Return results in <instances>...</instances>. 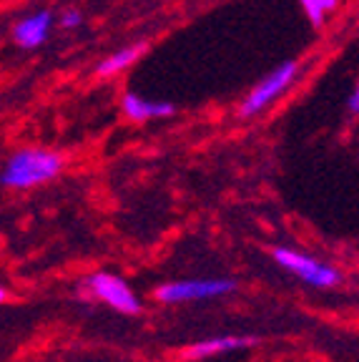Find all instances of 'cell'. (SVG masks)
I'll use <instances>...</instances> for the list:
<instances>
[{
  "label": "cell",
  "instance_id": "11",
  "mask_svg": "<svg viewBox=\"0 0 359 362\" xmlns=\"http://www.w3.org/2000/svg\"><path fill=\"white\" fill-rule=\"evenodd\" d=\"M81 21H83V16H81L78 8H71V11H66L61 16V25H63V28H76Z\"/></svg>",
  "mask_w": 359,
  "mask_h": 362
},
{
  "label": "cell",
  "instance_id": "4",
  "mask_svg": "<svg viewBox=\"0 0 359 362\" xmlns=\"http://www.w3.org/2000/svg\"><path fill=\"white\" fill-rule=\"evenodd\" d=\"M234 289L229 279H189V282H171L156 289V297L161 302H186V300H204V297H219Z\"/></svg>",
  "mask_w": 359,
  "mask_h": 362
},
{
  "label": "cell",
  "instance_id": "12",
  "mask_svg": "<svg viewBox=\"0 0 359 362\" xmlns=\"http://www.w3.org/2000/svg\"><path fill=\"white\" fill-rule=\"evenodd\" d=\"M349 111L357 113L359 111V90L352 88V93H349Z\"/></svg>",
  "mask_w": 359,
  "mask_h": 362
},
{
  "label": "cell",
  "instance_id": "7",
  "mask_svg": "<svg viewBox=\"0 0 359 362\" xmlns=\"http://www.w3.org/2000/svg\"><path fill=\"white\" fill-rule=\"evenodd\" d=\"M121 108L129 116L131 121H148V119H163V116H171L176 111L174 103L169 101H151V98H143L139 93H126L121 98Z\"/></svg>",
  "mask_w": 359,
  "mask_h": 362
},
{
  "label": "cell",
  "instance_id": "9",
  "mask_svg": "<svg viewBox=\"0 0 359 362\" xmlns=\"http://www.w3.org/2000/svg\"><path fill=\"white\" fill-rule=\"evenodd\" d=\"M143 53H146V43H136V45H129V48H121V51H116L113 56H108L106 61L98 63L95 74L98 76H116V74H121V71H126V68L134 66Z\"/></svg>",
  "mask_w": 359,
  "mask_h": 362
},
{
  "label": "cell",
  "instance_id": "1",
  "mask_svg": "<svg viewBox=\"0 0 359 362\" xmlns=\"http://www.w3.org/2000/svg\"><path fill=\"white\" fill-rule=\"evenodd\" d=\"M63 169V156L45 148H23L8 161L0 181L13 189H30L56 179Z\"/></svg>",
  "mask_w": 359,
  "mask_h": 362
},
{
  "label": "cell",
  "instance_id": "2",
  "mask_svg": "<svg viewBox=\"0 0 359 362\" xmlns=\"http://www.w3.org/2000/svg\"><path fill=\"white\" fill-rule=\"evenodd\" d=\"M297 74H299V63L297 61H284L279 68H274L269 76H264V78L254 86L252 93H249V96L242 101L239 116H244V119H252V116L261 113L271 101H276V98H279L281 93H284V90L294 83Z\"/></svg>",
  "mask_w": 359,
  "mask_h": 362
},
{
  "label": "cell",
  "instance_id": "3",
  "mask_svg": "<svg viewBox=\"0 0 359 362\" xmlns=\"http://www.w3.org/2000/svg\"><path fill=\"white\" fill-rule=\"evenodd\" d=\"M274 259L279 262L281 267H286L289 272H294L297 277H302L304 282L314 284V287H334V284L342 282V274H339L334 267L329 264H322V262L312 259V257L307 255H299V252H294V249H274Z\"/></svg>",
  "mask_w": 359,
  "mask_h": 362
},
{
  "label": "cell",
  "instance_id": "10",
  "mask_svg": "<svg viewBox=\"0 0 359 362\" xmlns=\"http://www.w3.org/2000/svg\"><path fill=\"white\" fill-rule=\"evenodd\" d=\"M337 6H339V0H302L304 13H307L309 23H312L314 28H319L322 23H324V18Z\"/></svg>",
  "mask_w": 359,
  "mask_h": 362
},
{
  "label": "cell",
  "instance_id": "6",
  "mask_svg": "<svg viewBox=\"0 0 359 362\" xmlns=\"http://www.w3.org/2000/svg\"><path fill=\"white\" fill-rule=\"evenodd\" d=\"M51 25H53V16L48 11H38L33 16L23 18V21L16 23V28H13V38L20 48H38L48 33H51Z\"/></svg>",
  "mask_w": 359,
  "mask_h": 362
},
{
  "label": "cell",
  "instance_id": "8",
  "mask_svg": "<svg viewBox=\"0 0 359 362\" xmlns=\"http://www.w3.org/2000/svg\"><path fill=\"white\" fill-rule=\"evenodd\" d=\"M257 342V337H213V339H204V342H196L186 350V357L189 360H201V357H211L219 355V352H229V350H242V347H249Z\"/></svg>",
  "mask_w": 359,
  "mask_h": 362
},
{
  "label": "cell",
  "instance_id": "13",
  "mask_svg": "<svg viewBox=\"0 0 359 362\" xmlns=\"http://www.w3.org/2000/svg\"><path fill=\"white\" fill-rule=\"evenodd\" d=\"M3 300H6V289L0 287V302H3Z\"/></svg>",
  "mask_w": 359,
  "mask_h": 362
},
{
  "label": "cell",
  "instance_id": "5",
  "mask_svg": "<svg viewBox=\"0 0 359 362\" xmlns=\"http://www.w3.org/2000/svg\"><path fill=\"white\" fill-rule=\"evenodd\" d=\"M86 284H88L90 292H93L98 300H103L106 305H111L113 310L126 312V315H136V312L141 310L136 294L131 292L129 284H126L121 277H116V274L98 272V274H93Z\"/></svg>",
  "mask_w": 359,
  "mask_h": 362
}]
</instances>
